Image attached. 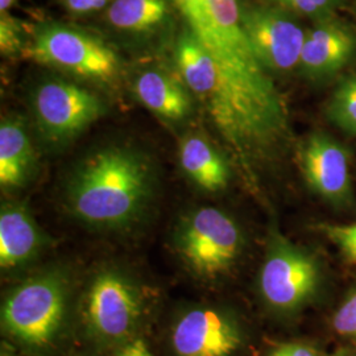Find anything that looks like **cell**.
I'll use <instances>...</instances> for the list:
<instances>
[{
    "label": "cell",
    "instance_id": "26",
    "mask_svg": "<svg viewBox=\"0 0 356 356\" xmlns=\"http://www.w3.org/2000/svg\"><path fill=\"white\" fill-rule=\"evenodd\" d=\"M0 356H13V353L7 348V347H4L3 346V348H1V354H0Z\"/></svg>",
    "mask_w": 356,
    "mask_h": 356
},
{
    "label": "cell",
    "instance_id": "9",
    "mask_svg": "<svg viewBox=\"0 0 356 356\" xmlns=\"http://www.w3.org/2000/svg\"><path fill=\"white\" fill-rule=\"evenodd\" d=\"M298 161L306 184L322 198L332 204L351 198L350 156L339 141L314 132L300 145Z\"/></svg>",
    "mask_w": 356,
    "mask_h": 356
},
{
    "label": "cell",
    "instance_id": "23",
    "mask_svg": "<svg viewBox=\"0 0 356 356\" xmlns=\"http://www.w3.org/2000/svg\"><path fill=\"white\" fill-rule=\"evenodd\" d=\"M268 356H318L316 351L302 343L281 344Z\"/></svg>",
    "mask_w": 356,
    "mask_h": 356
},
{
    "label": "cell",
    "instance_id": "22",
    "mask_svg": "<svg viewBox=\"0 0 356 356\" xmlns=\"http://www.w3.org/2000/svg\"><path fill=\"white\" fill-rule=\"evenodd\" d=\"M113 0H58L65 10L76 16L99 13L110 6Z\"/></svg>",
    "mask_w": 356,
    "mask_h": 356
},
{
    "label": "cell",
    "instance_id": "20",
    "mask_svg": "<svg viewBox=\"0 0 356 356\" xmlns=\"http://www.w3.org/2000/svg\"><path fill=\"white\" fill-rule=\"evenodd\" d=\"M321 229L331 242L335 243L344 257L356 264V223L353 225H322Z\"/></svg>",
    "mask_w": 356,
    "mask_h": 356
},
{
    "label": "cell",
    "instance_id": "25",
    "mask_svg": "<svg viewBox=\"0 0 356 356\" xmlns=\"http://www.w3.org/2000/svg\"><path fill=\"white\" fill-rule=\"evenodd\" d=\"M16 3L17 0H0V13H10Z\"/></svg>",
    "mask_w": 356,
    "mask_h": 356
},
{
    "label": "cell",
    "instance_id": "11",
    "mask_svg": "<svg viewBox=\"0 0 356 356\" xmlns=\"http://www.w3.org/2000/svg\"><path fill=\"white\" fill-rule=\"evenodd\" d=\"M135 98L165 123L178 124L194 111V95L177 70L163 66L144 67L132 81Z\"/></svg>",
    "mask_w": 356,
    "mask_h": 356
},
{
    "label": "cell",
    "instance_id": "3",
    "mask_svg": "<svg viewBox=\"0 0 356 356\" xmlns=\"http://www.w3.org/2000/svg\"><path fill=\"white\" fill-rule=\"evenodd\" d=\"M67 304L66 281L47 270L24 281L1 306V326L11 338L33 350L54 343L64 326Z\"/></svg>",
    "mask_w": 356,
    "mask_h": 356
},
{
    "label": "cell",
    "instance_id": "5",
    "mask_svg": "<svg viewBox=\"0 0 356 356\" xmlns=\"http://www.w3.org/2000/svg\"><path fill=\"white\" fill-rule=\"evenodd\" d=\"M235 220L216 207H201L184 218L176 234V250L191 270L204 277L227 272L242 250Z\"/></svg>",
    "mask_w": 356,
    "mask_h": 356
},
{
    "label": "cell",
    "instance_id": "12",
    "mask_svg": "<svg viewBox=\"0 0 356 356\" xmlns=\"http://www.w3.org/2000/svg\"><path fill=\"white\" fill-rule=\"evenodd\" d=\"M356 51L355 35L339 23L327 19L306 32L298 69L309 79L334 76L350 64Z\"/></svg>",
    "mask_w": 356,
    "mask_h": 356
},
{
    "label": "cell",
    "instance_id": "2",
    "mask_svg": "<svg viewBox=\"0 0 356 356\" xmlns=\"http://www.w3.org/2000/svg\"><path fill=\"white\" fill-rule=\"evenodd\" d=\"M26 58L76 79L111 86L122 73V60L102 38L61 22L38 24L29 33Z\"/></svg>",
    "mask_w": 356,
    "mask_h": 356
},
{
    "label": "cell",
    "instance_id": "19",
    "mask_svg": "<svg viewBox=\"0 0 356 356\" xmlns=\"http://www.w3.org/2000/svg\"><path fill=\"white\" fill-rule=\"evenodd\" d=\"M275 6L293 13L304 16L316 22L332 19L339 4V0H270Z\"/></svg>",
    "mask_w": 356,
    "mask_h": 356
},
{
    "label": "cell",
    "instance_id": "4",
    "mask_svg": "<svg viewBox=\"0 0 356 356\" xmlns=\"http://www.w3.org/2000/svg\"><path fill=\"white\" fill-rule=\"evenodd\" d=\"M31 111L40 139L48 147L61 148L104 116L107 107L76 82L48 78L32 91Z\"/></svg>",
    "mask_w": 356,
    "mask_h": 356
},
{
    "label": "cell",
    "instance_id": "24",
    "mask_svg": "<svg viewBox=\"0 0 356 356\" xmlns=\"http://www.w3.org/2000/svg\"><path fill=\"white\" fill-rule=\"evenodd\" d=\"M118 356H154L149 347L143 339H132L129 341L118 354Z\"/></svg>",
    "mask_w": 356,
    "mask_h": 356
},
{
    "label": "cell",
    "instance_id": "13",
    "mask_svg": "<svg viewBox=\"0 0 356 356\" xmlns=\"http://www.w3.org/2000/svg\"><path fill=\"white\" fill-rule=\"evenodd\" d=\"M38 169V156L23 118L13 115L0 123V186L4 191L24 188Z\"/></svg>",
    "mask_w": 356,
    "mask_h": 356
},
{
    "label": "cell",
    "instance_id": "21",
    "mask_svg": "<svg viewBox=\"0 0 356 356\" xmlns=\"http://www.w3.org/2000/svg\"><path fill=\"white\" fill-rule=\"evenodd\" d=\"M334 329L343 337L356 338V291L337 312L334 317Z\"/></svg>",
    "mask_w": 356,
    "mask_h": 356
},
{
    "label": "cell",
    "instance_id": "6",
    "mask_svg": "<svg viewBox=\"0 0 356 356\" xmlns=\"http://www.w3.org/2000/svg\"><path fill=\"white\" fill-rule=\"evenodd\" d=\"M143 312L140 292L120 272L102 270L83 300V319L90 334L101 342H120L135 330Z\"/></svg>",
    "mask_w": 356,
    "mask_h": 356
},
{
    "label": "cell",
    "instance_id": "27",
    "mask_svg": "<svg viewBox=\"0 0 356 356\" xmlns=\"http://www.w3.org/2000/svg\"><path fill=\"white\" fill-rule=\"evenodd\" d=\"M334 356H346V355H334Z\"/></svg>",
    "mask_w": 356,
    "mask_h": 356
},
{
    "label": "cell",
    "instance_id": "17",
    "mask_svg": "<svg viewBox=\"0 0 356 356\" xmlns=\"http://www.w3.org/2000/svg\"><path fill=\"white\" fill-rule=\"evenodd\" d=\"M326 113L337 127L356 138V74L346 76L338 83Z\"/></svg>",
    "mask_w": 356,
    "mask_h": 356
},
{
    "label": "cell",
    "instance_id": "1",
    "mask_svg": "<svg viewBox=\"0 0 356 356\" xmlns=\"http://www.w3.org/2000/svg\"><path fill=\"white\" fill-rule=\"evenodd\" d=\"M156 188L148 154L128 145H108L86 156L66 184L69 211L98 229H123L138 220Z\"/></svg>",
    "mask_w": 356,
    "mask_h": 356
},
{
    "label": "cell",
    "instance_id": "14",
    "mask_svg": "<svg viewBox=\"0 0 356 356\" xmlns=\"http://www.w3.org/2000/svg\"><path fill=\"white\" fill-rule=\"evenodd\" d=\"M45 236L26 204L7 202L0 210V266L13 269L32 260Z\"/></svg>",
    "mask_w": 356,
    "mask_h": 356
},
{
    "label": "cell",
    "instance_id": "8",
    "mask_svg": "<svg viewBox=\"0 0 356 356\" xmlns=\"http://www.w3.org/2000/svg\"><path fill=\"white\" fill-rule=\"evenodd\" d=\"M318 277L317 263L310 254L281 235L272 239L260 277L269 305L280 310L302 305L316 292Z\"/></svg>",
    "mask_w": 356,
    "mask_h": 356
},
{
    "label": "cell",
    "instance_id": "16",
    "mask_svg": "<svg viewBox=\"0 0 356 356\" xmlns=\"http://www.w3.org/2000/svg\"><path fill=\"white\" fill-rule=\"evenodd\" d=\"M172 0H113L106 8L108 26L134 38H151L170 26Z\"/></svg>",
    "mask_w": 356,
    "mask_h": 356
},
{
    "label": "cell",
    "instance_id": "15",
    "mask_svg": "<svg viewBox=\"0 0 356 356\" xmlns=\"http://www.w3.org/2000/svg\"><path fill=\"white\" fill-rule=\"evenodd\" d=\"M178 161L184 175L202 191L216 193L229 185L231 165L226 156L201 134L193 132L181 140Z\"/></svg>",
    "mask_w": 356,
    "mask_h": 356
},
{
    "label": "cell",
    "instance_id": "10",
    "mask_svg": "<svg viewBox=\"0 0 356 356\" xmlns=\"http://www.w3.org/2000/svg\"><path fill=\"white\" fill-rule=\"evenodd\" d=\"M170 341L177 356H232L242 346L235 322L211 307L185 313L175 325Z\"/></svg>",
    "mask_w": 356,
    "mask_h": 356
},
{
    "label": "cell",
    "instance_id": "18",
    "mask_svg": "<svg viewBox=\"0 0 356 356\" xmlns=\"http://www.w3.org/2000/svg\"><path fill=\"white\" fill-rule=\"evenodd\" d=\"M26 26L10 13H0V51L1 56L13 58L24 56L29 38Z\"/></svg>",
    "mask_w": 356,
    "mask_h": 356
},
{
    "label": "cell",
    "instance_id": "7",
    "mask_svg": "<svg viewBox=\"0 0 356 356\" xmlns=\"http://www.w3.org/2000/svg\"><path fill=\"white\" fill-rule=\"evenodd\" d=\"M241 17L245 36L269 74H282L298 69L307 31L293 13L275 4L243 3Z\"/></svg>",
    "mask_w": 356,
    "mask_h": 356
}]
</instances>
